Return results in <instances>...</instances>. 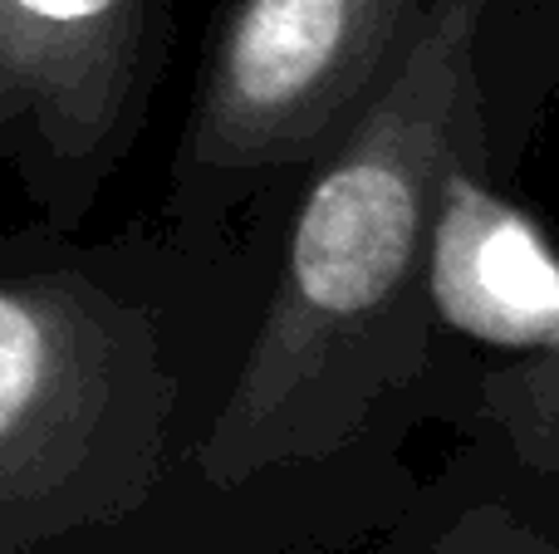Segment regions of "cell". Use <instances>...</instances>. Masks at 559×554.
I'll return each mask as SVG.
<instances>
[{"instance_id": "6da1fadb", "label": "cell", "mask_w": 559, "mask_h": 554, "mask_svg": "<svg viewBox=\"0 0 559 554\" xmlns=\"http://www.w3.org/2000/svg\"><path fill=\"white\" fill-rule=\"evenodd\" d=\"M506 0H432L344 137L251 226L231 359L118 554H338L378 540L437 422L423 231L437 182L496 147Z\"/></svg>"}, {"instance_id": "7a4b0ae2", "label": "cell", "mask_w": 559, "mask_h": 554, "mask_svg": "<svg viewBox=\"0 0 559 554\" xmlns=\"http://www.w3.org/2000/svg\"><path fill=\"white\" fill-rule=\"evenodd\" d=\"M251 241L0 236V554H118L231 359Z\"/></svg>"}, {"instance_id": "3957f363", "label": "cell", "mask_w": 559, "mask_h": 554, "mask_svg": "<svg viewBox=\"0 0 559 554\" xmlns=\"http://www.w3.org/2000/svg\"><path fill=\"white\" fill-rule=\"evenodd\" d=\"M432 0H222L192 74L157 221L241 231L373 104Z\"/></svg>"}, {"instance_id": "277c9868", "label": "cell", "mask_w": 559, "mask_h": 554, "mask_svg": "<svg viewBox=\"0 0 559 554\" xmlns=\"http://www.w3.org/2000/svg\"><path fill=\"white\" fill-rule=\"evenodd\" d=\"M437 422L559 477V265L545 226L501 186L496 147L437 182L423 231Z\"/></svg>"}, {"instance_id": "5b68a950", "label": "cell", "mask_w": 559, "mask_h": 554, "mask_svg": "<svg viewBox=\"0 0 559 554\" xmlns=\"http://www.w3.org/2000/svg\"><path fill=\"white\" fill-rule=\"evenodd\" d=\"M167 59L173 0H0V172L39 226L84 231Z\"/></svg>"}, {"instance_id": "8992f818", "label": "cell", "mask_w": 559, "mask_h": 554, "mask_svg": "<svg viewBox=\"0 0 559 554\" xmlns=\"http://www.w3.org/2000/svg\"><path fill=\"white\" fill-rule=\"evenodd\" d=\"M378 554H559V477L462 442L378 535Z\"/></svg>"}]
</instances>
